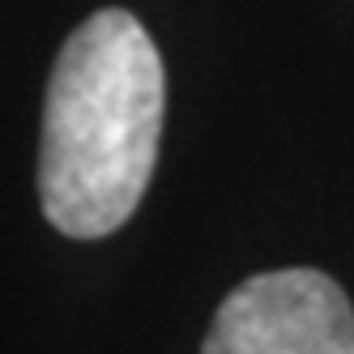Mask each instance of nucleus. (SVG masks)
Segmentation results:
<instances>
[{"instance_id": "f03ea898", "label": "nucleus", "mask_w": 354, "mask_h": 354, "mask_svg": "<svg viewBox=\"0 0 354 354\" xmlns=\"http://www.w3.org/2000/svg\"><path fill=\"white\" fill-rule=\"evenodd\" d=\"M201 354H354V308L320 269H269L218 303Z\"/></svg>"}, {"instance_id": "f257e3e1", "label": "nucleus", "mask_w": 354, "mask_h": 354, "mask_svg": "<svg viewBox=\"0 0 354 354\" xmlns=\"http://www.w3.org/2000/svg\"><path fill=\"white\" fill-rule=\"evenodd\" d=\"M167 73L129 9H98L60 47L39 133V205L68 239H107L154 180Z\"/></svg>"}]
</instances>
